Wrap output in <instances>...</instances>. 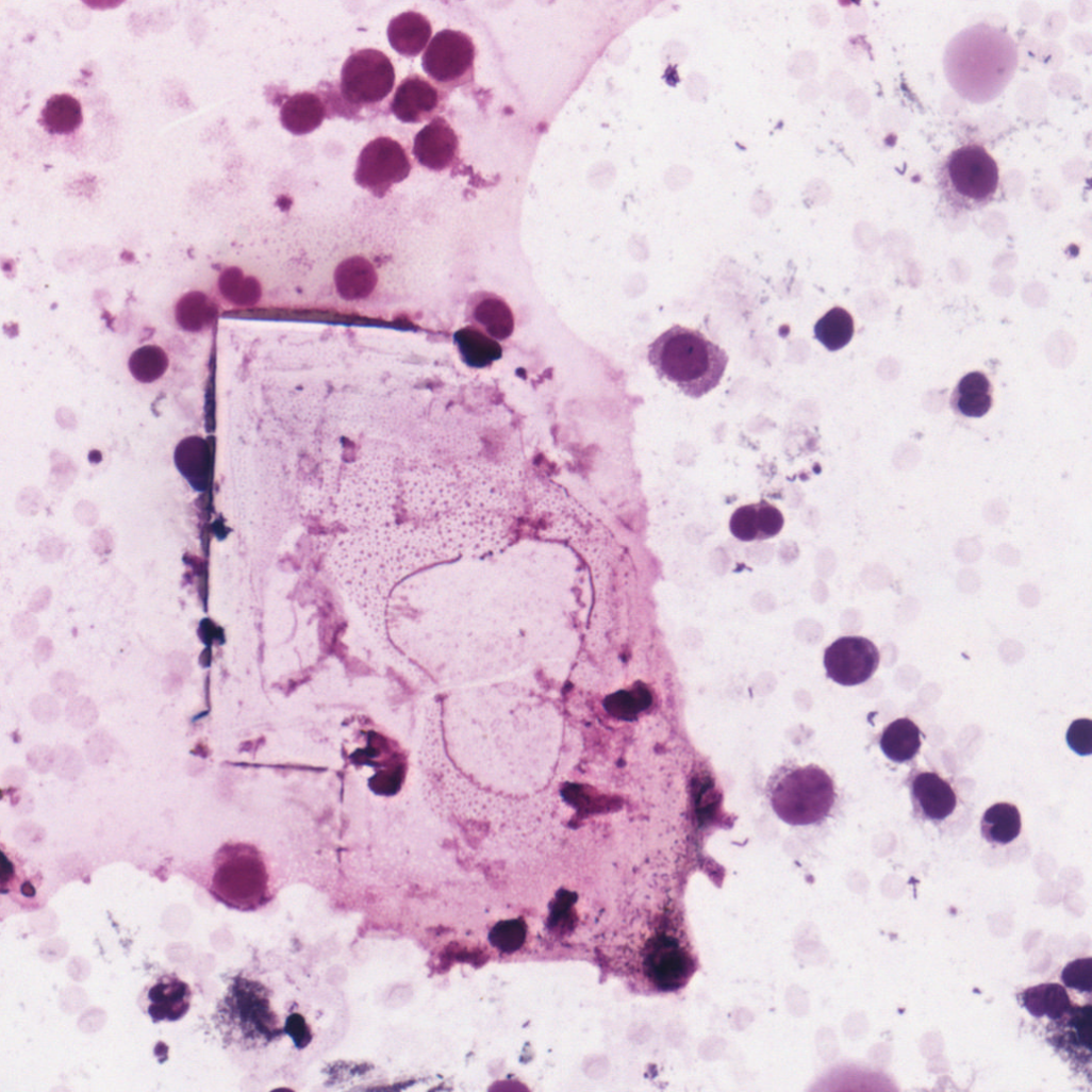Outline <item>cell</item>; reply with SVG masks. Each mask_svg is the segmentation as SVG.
<instances>
[{
  "label": "cell",
  "instance_id": "6da1fadb",
  "mask_svg": "<svg viewBox=\"0 0 1092 1092\" xmlns=\"http://www.w3.org/2000/svg\"><path fill=\"white\" fill-rule=\"evenodd\" d=\"M1019 65L1017 47L1003 29L979 23L957 34L943 56L945 78L953 90L974 104L998 98Z\"/></svg>",
  "mask_w": 1092,
  "mask_h": 1092
},
{
  "label": "cell",
  "instance_id": "7a4b0ae2",
  "mask_svg": "<svg viewBox=\"0 0 1092 1092\" xmlns=\"http://www.w3.org/2000/svg\"><path fill=\"white\" fill-rule=\"evenodd\" d=\"M649 361L661 379L675 383L686 396L700 398L722 381L728 354L697 330L675 326L649 347Z\"/></svg>",
  "mask_w": 1092,
  "mask_h": 1092
},
{
  "label": "cell",
  "instance_id": "3957f363",
  "mask_svg": "<svg viewBox=\"0 0 1092 1092\" xmlns=\"http://www.w3.org/2000/svg\"><path fill=\"white\" fill-rule=\"evenodd\" d=\"M999 170L992 155L980 145L954 150L939 169V187L956 211H976L989 204L997 193Z\"/></svg>",
  "mask_w": 1092,
  "mask_h": 1092
},
{
  "label": "cell",
  "instance_id": "277c9868",
  "mask_svg": "<svg viewBox=\"0 0 1092 1092\" xmlns=\"http://www.w3.org/2000/svg\"><path fill=\"white\" fill-rule=\"evenodd\" d=\"M835 798L832 779L815 765L783 773L770 790L775 813L791 826H811L823 822L830 814Z\"/></svg>",
  "mask_w": 1092,
  "mask_h": 1092
},
{
  "label": "cell",
  "instance_id": "5b68a950",
  "mask_svg": "<svg viewBox=\"0 0 1092 1092\" xmlns=\"http://www.w3.org/2000/svg\"><path fill=\"white\" fill-rule=\"evenodd\" d=\"M395 86V69L390 59L377 50L353 53L344 64L341 90L348 103L359 107L384 101Z\"/></svg>",
  "mask_w": 1092,
  "mask_h": 1092
},
{
  "label": "cell",
  "instance_id": "8992f818",
  "mask_svg": "<svg viewBox=\"0 0 1092 1092\" xmlns=\"http://www.w3.org/2000/svg\"><path fill=\"white\" fill-rule=\"evenodd\" d=\"M475 56L476 49L470 37L462 32L446 30L431 40L421 64L429 78L452 89L471 80Z\"/></svg>",
  "mask_w": 1092,
  "mask_h": 1092
},
{
  "label": "cell",
  "instance_id": "52a82bcc",
  "mask_svg": "<svg viewBox=\"0 0 1092 1092\" xmlns=\"http://www.w3.org/2000/svg\"><path fill=\"white\" fill-rule=\"evenodd\" d=\"M411 169L410 159L402 146L390 137H380L362 150L354 179L359 186L383 198L393 185L409 177Z\"/></svg>",
  "mask_w": 1092,
  "mask_h": 1092
},
{
  "label": "cell",
  "instance_id": "ba28073f",
  "mask_svg": "<svg viewBox=\"0 0 1092 1092\" xmlns=\"http://www.w3.org/2000/svg\"><path fill=\"white\" fill-rule=\"evenodd\" d=\"M880 662L876 646L863 638H843L825 652L827 677L842 686H856L868 681Z\"/></svg>",
  "mask_w": 1092,
  "mask_h": 1092
},
{
  "label": "cell",
  "instance_id": "9c48e42d",
  "mask_svg": "<svg viewBox=\"0 0 1092 1092\" xmlns=\"http://www.w3.org/2000/svg\"><path fill=\"white\" fill-rule=\"evenodd\" d=\"M259 865L250 856L241 851L226 854L216 866L214 893L230 906H249L259 892Z\"/></svg>",
  "mask_w": 1092,
  "mask_h": 1092
},
{
  "label": "cell",
  "instance_id": "30bf717a",
  "mask_svg": "<svg viewBox=\"0 0 1092 1092\" xmlns=\"http://www.w3.org/2000/svg\"><path fill=\"white\" fill-rule=\"evenodd\" d=\"M684 945L672 934L661 936L655 941L648 958V972L661 989L680 988L689 979L692 961Z\"/></svg>",
  "mask_w": 1092,
  "mask_h": 1092
},
{
  "label": "cell",
  "instance_id": "8fae6325",
  "mask_svg": "<svg viewBox=\"0 0 1092 1092\" xmlns=\"http://www.w3.org/2000/svg\"><path fill=\"white\" fill-rule=\"evenodd\" d=\"M413 153L421 166L443 171L458 159V136L444 118H434L416 135Z\"/></svg>",
  "mask_w": 1092,
  "mask_h": 1092
},
{
  "label": "cell",
  "instance_id": "7c38bea8",
  "mask_svg": "<svg viewBox=\"0 0 1092 1092\" xmlns=\"http://www.w3.org/2000/svg\"><path fill=\"white\" fill-rule=\"evenodd\" d=\"M442 94L419 76H411L397 88L391 110L403 123L431 119L442 106Z\"/></svg>",
  "mask_w": 1092,
  "mask_h": 1092
},
{
  "label": "cell",
  "instance_id": "4fadbf2b",
  "mask_svg": "<svg viewBox=\"0 0 1092 1092\" xmlns=\"http://www.w3.org/2000/svg\"><path fill=\"white\" fill-rule=\"evenodd\" d=\"M915 813L923 820L941 822L956 809L957 796L950 784L936 773L921 772L910 781Z\"/></svg>",
  "mask_w": 1092,
  "mask_h": 1092
},
{
  "label": "cell",
  "instance_id": "5bb4252c",
  "mask_svg": "<svg viewBox=\"0 0 1092 1092\" xmlns=\"http://www.w3.org/2000/svg\"><path fill=\"white\" fill-rule=\"evenodd\" d=\"M191 1003V987L176 976L161 977L148 992V1012L155 1022L182 1019Z\"/></svg>",
  "mask_w": 1092,
  "mask_h": 1092
},
{
  "label": "cell",
  "instance_id": "9a60e30c",
  "mask_svg": "<svg viewBox=\"0 0 1092 1092\" xmlns=\"http://www.w3.org/2000/svg\"><path fill=\"white\" fill-rule=\"evenodd\" d=\"M783 525L780 510L767 501L739 508L730 522L732 533L742 541L773 537L782 530Z\"/></svg>",
  "mask_w": 1092,
  "mask_h": 1092
},
{
  "label": "cell",
  "instance_id": "2e32d148",
  "mask_svg": "<svg viewBox=\"0 0 1092 1092\" xmlns=\"http://www.w3.org/2000/svg\"><path fill=\"white\" fill-rule=\"evenodd\" d=\"M432 28L426 17L409 12L394 18L387 29L392 48L401 56L416 57L429 44Z\"/></svg>",
  "mask_w": 1092,
  "mask_h": 1092
},
{
  "label": "cell",
  "instance_id": "e0dca14e",
  "mask_svg": "<svg viewBox=\"0 0 1092 1092\" xmlns=\"http://www.w3.org/2000/svg\"><path fill=\"white\" fill-rule=\"evenodd\" d=\"M334 282L341 297L348 301L362 300L371 295L378 284V275L371 263L363 257L343 261L334 272Z\"/></svg>",
  "mask_w": 1092,
  "mask_h": 1092
},
{
  "label": "cell",
  "instance_id": "ac0fdd59",
  "mask_svg": "<svg viewBox=\"0 0 1092 1092\" xmlns=\"http://www.w3.org/2000/svg\"><path fill=\"white\" fill-rule=\"evenodd\" d=\"M327 112L321 100L314 94H297L289 98L281 110V122L284 129L294 135L302 136L318 129Z\"/></svg>",
  "mask_w": 1092,
  "mask_h": 1092
},
{
  "label": "cell",
  "instance_id": "d6986e66",
  "mask_svg": "<svg viewBox=\"0 0 1092 1092\" xmlns=\"http://www.w3.org/2000/svg\"><path fill=\"white\" fill-rule=\"evenodd\" d=\"M470 315L474 322L493 340L504 341L513 333V314L509 305L495 295L476 296L471 303Z\"/></svg>",
  "mask_w": 1092,
  "mask_h": 1092
},
{
  "label": "cell",
  "instance_id": "ffe728a7",
  "mask_svg": "<svg viewBox=\"0 0 1092 1092\" xmlns=\"http://www.w3.org/2000/svg\"><path fill=\"white\" fill-rule=\"evenodd\" d=\"M953 406L967 417H981L992 407V390L988 378L974 371L961 379L953 395Z\"/></svg>",
  "mask_w": 1092,
  "mask_h": 1092
},
{
  "label": "cell",
  "instance_id": "44dd1931",
  "mask_svg": "<svg viewBox=\"0 0 1092 1092\" xmlns=\"http://www.w3.org/2000/svg\"><path fill=\"white\" fill-rule=\"evenodd\" d=\"M921 745V731L909 718H900L890 724L880 740L883 754L896 763L913 760L919 754Z\"/></svg>",
  "mask_w": 1092,
  "mask_h": 1092
},
{
  "label": "cell",
  "instance_id": "7402d4cb",
  "mask_svg": "<svg viewBox=\"0 0 1092 1092\" xmlns=\"http://www.w3.org/2000/svg\"><path fill=\"white\" fill-rule=\"evenodd\" d=\"M982 837L991 844L1006 845L1021 833L1022 821L1016 806L998 803L990 807L980 823Z\"/></svg>",
  "mask_w": 1092,
  "mask_h": 1092
},
{
  "label": "cell",
  "instance_id": "603a6c76",
  "mask_svg": "<svg viewBox=\"0 0 1092 1092\" xmlns=\"http://www.w3.org/2000/svg\"><path fill=\"white\" fill-rule=\"evenodd\" d=\"M1023 1004L1036 1017L1060 1019L1070 1008L1065 989L1058 983H1042L1028 988L1022 995Z\"/></svg>",
  "mask_w": 1092,
  "mask_h": 1092
},
{
  "label": "cell",
  "instance_id": "cb8c5ba5",
  "mask_svg": "<svg viewBox=\"0 0 1092 1092\" xmlns=\"http://www.w3.org/2000/svg\"><path fill=\"white\" fill-rule=\"evenodd\" d=\"M81 103L70 95L52 97L43 111V125L54 135H68L83 123Z\"/></svg>",
  "mask_w": 1092,
  "mask_h": 1092
},
{
  "label": "cell",
  "instance_id": "d4e9b609",
  "mask_svg": "<svg viewBox=\"0 0 1092 1092\" xmlns=\"http://www.w3.org/2000/svg\"><path fill=\"white\" fill-rule=\"evenodd\" d=\"M814 332L828 350L838 351L847 346L855 334L854 318L845 309L833 308L816 322Z\"/></svg>",
  "mask_w": 1092,
  "mask_h": 1092
},
{
  "label": "cell",
  "instance_id": "484cf974",
  "mask_svg": "<svg viewBox=\"0 0 1092 1092\" xmlns=\"http://www.w3.org/2000/svg\"><path fill=\"white\" fill-rule=\"evenodd\" d=\"M457 341L463 360L471 367L489 366L501 357L498 343L475 328L460 331Z\"/></svg>",
  "mask_w": 1092,
  "mask_h": 1092
},
{
  "label": "cell",
  "instance_id": "4316f807",
  "mask_svg": "<svg viewBox=\"0 0 1092 1092\" xmlns=\"http://www.w3.org/2000/svg\"><path fill=\"white\" fill-rule=\"evenodd\" d=\"M219 288L229 302L239 308H252L262 298L260 281L253 277H246L237 267L228 268L222 272Z\"/></svg>",
  "mask_w": 1092,
  "mask_h": 1092
},
{
  "label": "cell",
  "instance_id": "83f0119b",
  "mask_svg": "<svg viewBox=\"0 0 1092 1092\" xmlns=\"http://www.w3.org/2000/svg\"><path fill=\"white\" fill-rule=\"evenodd\" d=\"M216 312V307L204 294L191 293L179 302L177 319L184 329L199 332L212 324Z\"/></svg>",
  "mask_w": 1092,
  "mask_h": 1092
},
{
  "label": "cell",
  "instance_id": "f1b7e54d",
  "mask_svg": "<svg viewBox=\"0 0 1092 1092\" xmlns=\"http://www.w3.org/2000/svg\"><path fill=\"white\" fill-rule=\"evenodd\" d=\"M1091 1007L1070 1008L1058 1021L1063 1024L1061 1045L1070 1049H1091Z\"/></svg>",
  "mask_w": 1092,
  "mask_h": 1092
},
{
  "label": "cell",
  "instance_id": "f546056e",
  "mask_svg": "<svg viewBox=\"0 0 1092 1092\" xmlns=\"http://www.w3.org/2000/svg\"><path fill=\"white\" fill-rule=\"evenodd\" d=\"M169 366L166 352L158 346H145L130 359V369L140 382L151 383L160 379Z\"/></svg>",
  "mask_w": 1092,
  "mask_h": 1092
},
{
  "label": "cell",
  "instance_id": "4dcf8cb0",
  "mask_svg": "<svg viewBox=\"0 0 1092 1092\" xmlns=\"http://www.w3.org/2000/svg\"><path fill=\"white\" fill-rule=\"evenodd\" d=\"M205 448L204 441L198 436L185 439L178 446L176 452L177 464L181 471L189 479L198 477L200 482L201 475L203 474L202 468L204 466V458L206 456Z\"/></svg>",
  "mask_w": 1092,
  "mask_h": 1092
},
{
  "label": "cell",
  "instance_id": "1f68e13d",
  "mask_svg": "<svg viewBox=\"0 0 1092 1092\" xmlns=\"http://www.w3.org/2000/svg\"><path fill=\"white\" fill-rule=\"evenodd\" d=\"M1091 969V958L1076 959L1065 965L1061 979L1068 988L1090 993L1092 988Z\"/></svg>",
  "mask_w": 1092,
  "mask_h": 1092
},
{
  "label": "cell",
  "instance_id": "d6a6232c",
  "mask_svg": "<svg viewBox=\"0 0 1092 1092\" xmlns=\"http://www.w3.org/2000/svg\"><path fill=\"white\" fill-rule=\"evenodd\" d=\"M1066 742L1072 750L1079 756L1092 752V724L1089 719L1074 722L1068 730Z\"/></svg>",
  "mask_w": 1092,
  "mask_h": 1092
},
{
  "label": "cell",
  "instance_id": "836d02e7",
  "mask_svg": "<svg viewBox=\"0 0 1092 1092\" xmlns=\"http://www.w3.org/2000/svg\"><path fill=\"white\" fill-rule=\"evenodd\" d=\"M525 933L522 924L507 922L495 927L491 938L497 947L511 952L522 945Z\"/></svg>",
  "mask_w": 1092,
  "mask_h": 1092
},
{
  "label": "cell",
  "instance_id": "e575fe53",
  "mask_svg": "<svg viewBox=\"0 0 1092 1092\" xmlns=\"http://www.w3.org/2000/svg\"><path fill=\"white\" fill-rule=\"evenodd\" d=\"M818 68V59L812 51H799L791 56L788 63L789 73L799 80L812 78Z\"/></svg>",
  "mask_w": 1092,
  "mask_h": 1092
},
{
  "label": "cell",
  "instance_id": "d590c367",
  "mask_svg": "<svg viewBox=\"0 0 1092 1092\" xmlns=\"http://www.w3.org/2000/svg\"><path fill=\"white\" fill-rule=\"evenodd\" d=\"M686 92L691 99L704 101L709 95V84L701 73L692 72L686 80Z\"/></svg>",
  "mask_w": 1092,
  "mask_h": 1092
},
{
  "label": "cell",
  "instance_id": "8d00e7d4",
  "mask_svg": "<svg viewBox=\"0 0 1092 1092\" xmlns=\"http://www.w3.org/2000/svg\"><path fill=\"white\" fill-rule=\"evenodd\" d=\"M806 198L815 203H825L830 199L829 186L820 179L813 180L806 187Z\"/></svg>",
  "mask_w": 1092,
  "mask_h": 1092
},
{
  "label": "cell",
  "instance_id": "74e56055",
  "mask_svg": "<svg viewBox=\"0 0 1092 1092\" xmlns=\"http://www.w3.org/2000/svg\"><path fill=\"white\" fill-rule=\"evenodd\" d=\"M823 93L822 85L815 80L805 82L798 90V97L804 103H811L820 98Z\"/></svg>",
  "mask_w": 1092,
  "mask_h": 1092
},
{
  "label": "cell",
  "instance_id": "f35d334b",
  "mask_svg": "<svg viewBox=\"0 0 1092 1092\" xmlns=\"http://www.w3.org/2000/svg\"><path fill=\"white\" fill-rule=\"evenodd\" d=\"M810 21L817 28H825L829 22L827 10L822 5H813L809 11Z\"/></svg>",
  "mask_w": 1092,
  "mask_h": 1092
}]
</instances>
